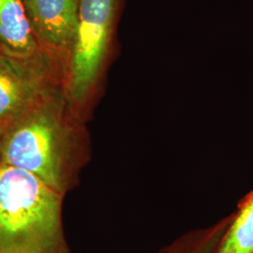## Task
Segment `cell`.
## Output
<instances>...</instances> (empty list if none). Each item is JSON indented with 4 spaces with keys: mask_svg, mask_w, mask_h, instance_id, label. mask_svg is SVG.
Instances as JSON below:
<instances>
[{
    "mask_svg": "<svg viewBox=\"0 0 253 253\" xmlns=\"http://www.w3.org/2000/svg\"><path fill=\"white\" fill-rule=\"evenodd\" d=\"M0 53L23 58L48 55L37 42L22 0H0Z\"/></svg>",
    "mask_w": 253,
    "mask_h": 253,
    "instance_id": "obj_6",
    "label": "cell"
},
{
    "mask_svg": "<svg viewBox=\"0 0 253 253\" xmlns=\"http://www.w3.org/2000/svg\"><path fill=\"white\" fill-rule=\"evenodd\" d=\"M22 1L39 45L63 69L65 74L76 31L80 0Z\"/></svg>",
    "mask_w": 253,
    "mask_h": 253,
    "instance_id": "obj_5",
    "label": "cell"
},
{
    "mask_svg": "<svg viewBox=\"0 0 253 253\" xmlns=\"http://www.w3.org/2000/svg\"><path fill=\"white\" fill-rule=\"evenodd\" d=\"M217 253H253V190L232 213Z\"/></svg>",
    "mask_w": 253,
    "mask_h": 253,
    "instance_id": "obj_7",
    "label": "cell"
},
{
    "mask_svg": "<svg viewBox=\"0 0 253 253\" xmlns=\"http://www.w3.org/2000/svg\"><path fill=\"white\" fill-rule=\"evenodd\" d=\"M86 125L58 91L5 128L0 163L33 174L66 197L90 162Z\"/></svg>",
    "mask_w": 253,
    "mask_h": 253,
    "instance_id": "obj_1",
    "label": "cell"
},
{
    "mask_svg": "<svg viewBox=\"0 0 253 253\" xmlns=\"http://www.w3.org/2000/svg\"><path fill=\"white\" fill-rule=\"evenodd\" d=\"M4 130H5V128L3 126H0V142H1L2 136H3V133H4Z\"/></svg>",
    "mask_w": 253,
    "mask_h": 253,
    "instance_id": "obj_9",
    "label": "cell"
},
{
    "mask_svg": "<svg viewBox=\"0 0 253 253\" xmlns=\"http://www.w3.org/2000/svg\"><path fill=\"white\" fill-rule=\"evenodd\" d=\"M64 199L33 174L0 163V253H70Z\"/></svg>",
    "mask_w": 253,
    "mask_h": 253,
    "instance_id": "obj_2",
    "label": "cell"
},
{
    "mask_svg": "<svg viewBox=\"0 0 253 253\" xmlns=\"http://www.w3.org/2000/svg\"><path fill=\"white\" fill-rule=\"evenodd\" d=\"M120 2L80 0L63 92L73 113L85 123L103 91Z\"/></svg>",
    "mask_w": 253,
    "mask_h": 253,
    "instance_id": "obj_3",
    "label": "cell"
},
{
    "mask_svg": "<svg viewBox=\"0 0 253 253\" xmlns=\"http://www.w3.org/2000/svg\"><path fill=\"white\" fill-rule=\"evenodd\" d=\"M63 69L48 55L33 58L0 53V126L4 128L58 91Z\"/></svg>",
    "mask_w": 253,
    "mask_h": 253,
    "instance_id": "obj_4",
    "label": "cell"
},
{
    "mask_svg": "<svg viewBox=\"0 0 253 253\" xmlns=\"http://www.w3.org/2000/svg\"><path fill=\"white\" fill-rule=\"evenodd\" d=\"M231 219L232 213L212 225L191 230L156 253H217Z\"/></svg>",
    "mask_w": 253,
    "mask_h": 253,
    "instance_id": "obj_8",
    "label": "cell"
}]
</instances>
